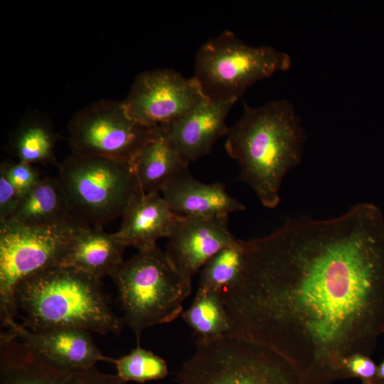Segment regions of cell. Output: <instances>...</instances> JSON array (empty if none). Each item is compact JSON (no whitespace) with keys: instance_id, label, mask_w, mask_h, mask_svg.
I'll return each instance as SVG.
<instances>
[{"instance_id":"19","label":"cell","mask_w":384,"mask_h":384,"mask_svg":"<svg viewBox=\"0 0 384 384\" xmlns=\"http://www.w3.org/2000/svg\"><path fill=\"white\" fill-rule=\"evenodd\" d=\"M143 193L159 192L188 164L169 142L159 127L132 162Z\"/></svg>"},{"instance_id":"15","label":"cell","mask_w":384,"mask_h":384,"mask_svg":"<svg viewBox=\"0 0 384 384\" xmlns=\"http://www.w3.org/2000/svg\"><path fill=\"white\" fill-rule=\"evenodd\" d=\"M161 192L170 208L183 216L225 217L245 209L227 192L224 183H202L188 169L171 178Z\"/></svg>"},{"instance_id":"6","label":"cell","mask_w":384,"mask_h":384,"mask_svg":"<svg viewBox=\"0 0 384 384\" xmlns=\"http://www.w3.org/2000/svg\"><path fill=\"white\" fill-rule=\"evenodd\" d=\"M58 178L75 218L82 225H102L122 216L143 194L132 162L73 153L58 164Z\"/></svg>"},{"instance_id":"11","label":"cell","mask_w":384,"mask_h":384,"mask_svg":"<svg viewBox=\"0 0 384 384\" xmlns=\"http://www.w3.org/2000/svg\"><path fill=\"white\" fill-rule=\"evenodd\" d=\"M0 384H126L95 366L73 368L46 358L15 336H0Z\"/></svg>"},{"instance_id":"10","label":"cell","mask_w":384,"mask_h":384,"mask_svg":"<svg viewBox=\"0 0 384 384\" xmlns=\"http://www.w3.org/2000/svg\"><path fill=\"white\" fill-rule=\"evenodd\" d=\"M206 98L194 77L164 68L139 73L122 103L132 119L156 128L186 114Z\"/></svg>"},{"instance_id":"25","label":"cell","mask_w":384,"mask_h":384,"mask_svg":"<svg viewBox=\"0 0 384 384\" xmlns=\"http://www.w3.org/2000/svg\"><path fill=\"white\" fill-rule=\"evenodd\" d=\"M21 195L0 171V223L8 221L19 203Z\"/></svg>"},{"instance_id":"22","label":"cell","mask_w":384,"mask_h":384,"mask_svg":"<svg viewBox=\"0 0 384 384\" xmlns=\"http://www.w3.org/2000/svg\"><path fill=\"white\" fill-rule=\"evenodd\" d=\"M245 261L243 240H236L212 257L200 271L198 288L222 292L239 279Z\"/></svg>"},{"instance_id":"9","label":"cell","mask_w":384,"mask_h":384,"mask_svg":"<svg viewBox=\"0 0 384 384\" xmlns=\"http://www.w3.org/2000/svg\"><path fill=\"white\" fill-rule=\"evenodd\" d=\"M157 128L132 119L122 101L100 100L74 114L68 141L73 153L132 162Z\"/></svg>"},{"instance_id":"7","label":"cell","mask_w":384,"mask_h":384,"mask_svg":"<svg viewBox=\"0 0 384 384\" xmlns=\"http://www.w3.org/2000/svg\"><path fill=\"white\" fill-rule=\"evenodd\" d=\"M291 64L287 53L270 46H248L225 31L199 48L193 77L206 97L238 100L253 84L288 70Z\"/></svg>"},{"instance_id":"1","label":"cell","mask_w":384,"mask_h":384,"mask_svg":"<svg viewBox=\"0 0 384 384\" xmlns=\"http://www.w3.org/2000/svg\"><path fill=\"white\" fill-rule=\"evenodd\" d=\"M238 281L222 292L229 334L288 361L306 384L350 378L384 334V218L361 203L328 219L289 218L243 240Z\"/></svg>"},{"instance_id":"4","label":"cell","mask_w":384,"mask_h":384,"mask_svg":"<svg viewBox=\"0 0 384 384\" xmlns=\"http://www.w3.org/2000/svg\"><path fill=\"white\" fill-rule=\"evenodd\" d=\"M110 277L117 288L123 319L137 346L144 330L170 323L183 312V302L192 289L191 279L180 272L157 245L123 260Z\"/></svg>"},{"instance_id":"5","label":"cell","mask_w":384,"mask_h":384,"mask_svg":"<svg viewBox=\"0 0 384 384\" xmlns=\"http://www.w3.org/2000/svg\"><path fill=\"white\" fill-rule=\"evenodd\" d=\"M178 376V384H306L278 353L229 334L198 337Z\"/></svg>"},{"instance_id":"8","label":"cell","mask_w":384,"mask_h":384,"mask_svg":"<svg viewBox=\"0 0 384 384\" xmlns=\"http://www.w3.org/2000/svg\"><path fill=\"white\" fill-rule=\"evenodd\" d=\"M79 223L33 226L0 223V317L6 328L16 317L14 290L23 279L62 265Z\"/></svg>"},{"instance_id":"12","label":"cell","mask_w":384,"mask_h":384,"mask_svg":"<svg viewBox=\"0 0 384 384\" xmlns=\"http://www.w3.org/2000/svg\"><path fill=\"white\" fill-rule=\"evenodd\" d=\"M167 238V257L180 272L191 279L212 257L237 239L229 229L228 216L183 215Z\"/></svg>"},{"instance_id":"2","label":"cell","mask_w":384,"mask_h":384,"mask_svg":"<svg viewBox=\"0 0 384 384\" xmlns=\"http://www.w3.org/2000/svg\"><path fill=\"white\" fill-rule=\"evenodd\" d=\"M226 136L225 148L240 166V179L263 206L276 208L285 175L302 158L304 134L293 105L287 100L256 107L245 103L242 115Z\"/></svg>"},{"instance_id":"13","label":"cell","mask_w":384,"mask_h":384,"mask_svg":"<svg viewBox=\"0 0 384 384\" xmlns=\"http://www.w3.org/2000/svg\"><path fill=\"white\" fill-rule=\"evenodd\" d=\"M237 101L206 97L186 114L162 126L170 144L188 164L208 154L215 142L228 134L226 117Z\"/></svg>"},{"instance_id":"28","label":"cell","mask_w":384,"mask_h":384,"mask_svg":"<svg viewBox=\"0 0 384 384\" xmlns=\"http://www.w3.org/2000/svg\"><path fill=\"white\" fill-rule=\"evenodd\" d=\"M362 384H384V381L376 378L375 379L373 380H369V381L363 380Z\"/></svg>"},{"instance_id":"17","label":"cell","mask_w":384,"mask_h":384,"mask_svg":"<svg viewBox=\"0 0 384 384\" xmlns=\"http://www.w3.org/2000/svg\"><path fill=\"white\" fill-rule=\"evenodd\" d=\"M126 247L116 233H105L102 227L79 225L73 231L62 266L100 279L110 276L123 262Z\"/></svg>"},{"instance_id":"3","label":"cell","mask_w":384,"mask_h":384,"mask_svg":"<svg viewBox=\"0 0 384 384\" xmlns=\"http://www.w3.org/2000/svg\"><path fill=\"white\" fill-rule=\"evenodd\" d=\"M14 301L21 324L35 331L75 327L119 335L125 323L111 309L100 279L66 266L21 280L15 288Z\"/></svg>"},{"instance_id":"24","label":"cell","mask_w":384,"mask_h":384,"mask_svg":"<svg viewBox=\"0 0 384 384\" xmlns=\"http://www.w3.org/2000/svg\"><path fill=\"white\" fill-rule=\"evenodd\" d=\"M0 171L21 195L32 188L41 179L33 165L22 161L1 163Z\"/></svg>"},{"instance_id":"14","label":"cell","mask_w":384,"mask_h":384,"mask_svg":"<svg viewBox=\"0 0 384 384\" xmlns=\"http://www.w3.org/2000/svg\"><path fill=\"white\" fill-rule=\"evenodd\" d=\"M6 329L27 346L49 359L68 368H87L99 361L112 363L114 358L103 355L91 332L75 327H59L35 331L11 321Z\"/></svg>"},{"instance_id":"27","label":"cell","mask_w":384,"mask_h":384,"mask_svg":"<svg viewBox=\"0 0 384 384\" xmlns=\"http://www.w3.org/2000/svg\"><path fill=\"white\" fill-rule=\"evenodd\" d=\"M377 378L384 381V359L378 366Z\"/></svg>"},{"instance_id":"26","label":"cell","mask_w":384,"mask_h":384,"mask_svg":"<svg viewBox=\"0 0 384 384\" xmlns=\"http://www.w3.org/2000/svg\"><path fill=\"white\" fill-rule=\"evenodd\" d=\"M346 368L350 378H358L363 380H373L377 378L378 366L370 356L354 354L346 363Z\"/></svg>"},{"instance_id":"18","label":"cell","mask_w":384,"mask_h":384,"mask_svg":"<svg viewBox=\"0 0 384 384\" xmlns=\"http://www.w3.org/2000/svg\"><path fill=\"white\" fill-rule=\"evenodd\" d=\"M4 223L33 226L70 223L82 225L73 215L59 178L51 177L41 178L32 188L21 195L14 213Z\"/></svg>"},{"instance_id":"16","label":"cell","mask_w":384,"mask_h":384,"mask_svg":"<svg viewBox=\"0 0 384 384\" xmlns=\"http://www.w3.org/2000/svg\"><path fill=\"white\" fill-rule=\"evenodd\" d=\"M179 217L159 192L143 193L127 207L116 234L126 247L147 250L156 246L159 239L169 236Z\"/></svg>"},{"instance_id":"21","label":"cell","mask_w":384,"mask_h":384,"mask_svg":"<svg viewBox=\"0 0 384 384\" xmlns=\"http://www.w3.org/2000/svg\"><path fill=\"white\" fill-rule=\"evenodd\" d=\"M182 317L198 337H214L230 331L220 292L198 288L193 302Z\"/></svg>"},{"instance_id":"20","label":"cell","mask_w":384,"mask_h":384,"mask_svg":"<svg viewBox=\"0 0 384 384\" xmlns=\"http://www.w3.org/2000/svg\"><path fill=\"white\" fill-rule=\"evenodd\" d=\"M59 139L50 119L33 112L23 117L9 137V147L16 161L57 164L54 149Z\"/></svg>"},{"instance_id":"23","label":"cell","mask_w":384,"mask_h":384,"mask_svg":"<svg viewBox=\"0 0 384 384\" xmlns=\"http://www.w3.org/2000/svg\"><path fill=\"white\" fill-rule=\"evenodd\" d=\"M116 367L117 377L124 382H146L163 379L168 375L166 362L150 351L137 346L129 353L112 363Z\"/></svg>"}]
</instances>
